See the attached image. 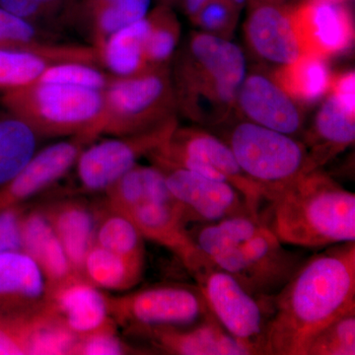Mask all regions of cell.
<instances>
[{
    "label": "cell",
    "instance_id": "cell-1",
    "mask_svg": "<svg viewBox=\"0 0 355 355\" xmlns=\"http://www.w3.org/2000/svg\"><path fill=\"white\" fill-rule=\"evenodd\" d=\"M355 312V241L305 259L273 297L265 355H304L318 331Z\"/></svg>",
    "mask_w": 355,
    "mask_h": 355
},
{
    "label": "cell",
    "instance_id": "cell-2",
    "mask_svg": "<svg viewBox=\"0 0 355 355\" xmlns=\"http://www.w3.org/2000/svg\"><path fill=\"white\" fill-rule=\"evenodd\" d=\"M189 232L217 268L258 298L277 296L305 260L279 241L260 214L196 224Z\"/></svg>",
    "mask_w": 355,
    "mask_h": 355
},
{
    "label": "cell",
    "instance_id": "cell-3",
    "mask_svg": "<svg viewBox=\"0 0 355 355\" xmlns=\"http://www.w3.org/2000/svg\"><path fill=\"white\" fill-rule=\"evenodd\" d=\"M260 216L286 245L324 249L355 241V195L321 169L303 175Z\"/></svg>",
    "mask_w": 355,
    "mask_h": 355
},
{
    "label": "cell",
    "instance_id": "cell-4",
    "mask_svg": "<svg viewBox=\"0 0 355 355\" xmlns=\"http://www.w3.org/2000/svg\"><path fill=\"white\" fill-rule=\"evenodd\" d=\"M177 109L203 125L225 123L247 76L241 49L228 39L191 35L171 73Z\"/></svg>",
    "mask_w": 355,
    "mask_h": 355
},
{
    "label": "cell",
    "instance_id": "cell-5",
    "mask_svg": "<svg viewBox=\"0 0 355 355\" xmlns=\"http://www.w3.org/2000/svg\"><path fill=\"white\" fill-rule=\"evenodd\" d=\"M176 96L167 65L128 77L112 76L103 90L102 109L90 133V144L100 135H135L176 119Z\"/></svg>",
    "mask_w": 355,
    "mask_h": 355
},
{
    "label": "cell",
    "instance_id": "cell-6",
    "mask_svg": "<svg viewBox=\"0 0 355 355\" xmlns=\"http://www.w3.org/2000/svg\"><path fill=\"white\" fill-rule=\"evenodd\" d=\"M103 91L35 83L0 93V105L31 125L40 137H77L90 144L102 109Z\"/></svg>",
    "mask_w": 355,
    "mask_h": 355
},
{
    "label": "cell",
    "instance_id": "cell-7",
    "mask_svg": "<svg viewBox=\"0 0 355 355\" xmlns=\"http://www.w3.org/2000/svg\"><path fill=\"white\" fill-rule=\"evenodd\" d=\"M223 140L243 172L260 189L265 202L314 171L305 144L286 133L247 121L234 125Z\"/></svg>",
    "mask_w": 355,
    "mask_h": 355
},
{
    "label": "cell",
    "instance_id": "cell-8",
    "mask_svg": "<svg viewBox=\"0 0 355 355\" xmlns=\"http://www.w3.org/2000/svg\"><path fill=\"white\" fill-rule=\"evenodd\" d=\"M147 158L153 164L183 168L231 184L242 193L252 214H260L265 202L260 189L243 172L228 144L207 130L177 127Z\"/></svg>",
    "mask_w": 355,
    "mask_h": 355
},
{
    "label": "cell",
    "instance_id": "cell-9",
    "mask_svg": "<svg viewBox=\"0 0 355 355\" xmlns=\"http://www.w3.org/2000/svg\"><path fill=\"white\" fill-rule=\"evenodd\" d=\"M191 275L210 312L221 326L253 350L254 355H265L273 298L252 295L232 275L217 268L212 261Z\"/></svg>",
    "mask_w": 355,
    "mask_h": 355
},
{
    "label": "cell",
    "instance_id": "cell-10",
    "mask_svg": "<svg viewBox=\"0 0 355 355\" xmlns=\"http://www.w3.org/2000/svg\"><path fill=\"white\" fill-rule=\"evenodd\" d=\"M107 300L110 316L128 331L191 324L211 313L196 284H159Z\"/></svg>",
    "mask_w": 355,
    "mask_h": 355
},
{
    "label": "cell",
    "instance_id": "cell-11",
    "mask_svg": "<svg viewBox=\"0 0 355 355\" xmlns=\"http://www.w3.org/2000/svg\"><path fill=\"white\" fill-rule=\"evenodd\" d=\"M178 127L176 119L135 135L113 137L89 144L76 162L79 183L87 191H105L119 178L148 157L169 139Z\"/></svg>",
    "mask_w": 355,
    "mask_h": 355
},
{
    "label": "cell",
    "instance_id": "cell-12",
    "mask_svg": "<svg viewBox=\"0 0 355 355\" xmlns=\"http://www.w3.org/2000/svg\"><path fill=\"white\" fill-rule=\"evenodd\" d=\"M155 166L164 174L168 189L181 207L187 225L214 223L228 217L252 214L242 193L231 184L183 168Z\"/></svg>",
    "mask_w": 355,
    "mask_h": 355
},
{
    "label": "cell",
    "instance_id": "cell-13",
    "mask_svg": "<svg viewBox=\"0 0 355 355\" xmlns=\"http://www.w3.org/2000/svg\"><path fill=\"white\" fill-rule=\"evenodd\" d=\"M119 214L128 217L144 239L171 251L190 275L211 261L191 238L183 211L174 197L144 200Z\"/></svg>",
    "mask_w": 355,
    "mask_h": 355
},
{
    "label": "cell",
    "instance_id": "cell-14",
    "mask_svg": "<svg viewBox=\"0 0 355 355\" xmlns=\"http://www.w3.org/2000/svg\"><path fill=\"white\" fill-rule=\"evenodd\" d=\"M141 338L149 350L171 355H254L230 335L212 313L200 321L179 326H156L128 331Z\"/></svg>",
    "mask_w": 355,
    "mask_h": 355
},
{
    "label": "cell",
    "instance_id": "cell-15",
    "mask_svg": "<svg viewBox=\"0 0 355 355\" xmlns=\"http://www.w3.org/2000/svg\"><path fill=\"white\" fill-rule=\"evenodd\" d=\"M291 15L304 55L327 60L349 51L354 44L352 17L336 3L316 0L299 6Z\"/></svg>",
    "mask_w": 355,
    "mask_h": 355
},
{
    "label": "cell",
    "instance_id": "cell-16",
    "mask_svg": "<svg viewBox=\"0 0 355 355\" xmlns=\"http://www.w3.org/2000/svg\"><path fill=\"white\" fill-rule=\"evenodd\" d=\"M86 146L80 137H73L38 151L16 176L0 187V210L24 205L57 183L76 165Z\"/></svg>",
    "mask_w": 355,
    "mask_h": 355
},
{
    "label": "cell",
    "instance_id": "cell-17",
    "mask_svg": "<svg viewBox=\"0 0 355 355\" xmlns=\"http://www.w3.org/2000/svg\"><path fill=\"white\" fill-rule=\"evenodd\" d=\"M236 107L248 121L296 137L303 118L296 102L272 78L261 73L245 77Z\"/></svg>",
    "mask_w": 355,
    "mask_h": 355
},
{
    "label": "cell",
    "instance_id": "cell-18",
    "mask_svg": "<svg viewBox=\"0 0 355 355\" xmlns=\"http://www.w3.org/2000/svg\"><path fill=\"white\" fill-rule=\"evenodd\" d=\"M44 305L76 336L94 331L113 320L106 294L83 275H73L46 291Z\"/></svg>",
    "mask_w": 355,
    "mask_h": 355
},
{
    "label": "cell",
    "instance_id": "cell-19",
    "mask_svg": "<svg viewBox=\"0 0 355 355\" xmlns=\"http://www.w3.org/2000/svg\"><path fill=\"white\" fill-rule=\"evenodd\" d=\"M46 298V279L31 257L23 251L0 254V318L28 314Z\"/></svg>",
    "mask_w": 355,
    "mask_h": 355
},
{
    "label": "cell",
    "instance_id": "cell-20",
    "mask_svg": "<svg viewBox=\"0 0 355 355\" xmlns=\"http://www.w3.org/2000/svg\"><path fill=\"white\" fill-rule=\"evenodd\" d=\"M245 34L259 57L282 67L304 55L291 12L273 6L254 9L245 24Z\"/></svg>",
    "mask_w": 355,
    "mask_h": 355
},
{
    "label": "cell",
    "instance_id": "cell-21",
    "mask_svg": "<svg viewBox=\"0 0 355 355\" xmlns=\"http://www.w3.org/2000/svg\"><path fill=\"white\" fill-rule=\"evenodd\" d=\"M22 251L41 268L46 291L77 275L43 209L26 210L22 223Z\"/></svg>",
    "mask_w": 355,
    "mask_h": 355
},
{
    "label": "cell",
    "instance_id": "cell-22",
    "mask_svg": "<svg viewBox=\"0 0 355 355\" xmlns=\"http://www.w3.org/2000/svg\"><path fill=\"white\" fill-rule=\"evenodd\" d=\"M355 114H349L328 93L315 118L312 130L305 137L312 170L321 169L338 154L354 146Z\"/></svg>",
    "mask_w": 355,
    "mask_h": 355
},
{
    "label": "cell",
    "instance_id": "cell-23",
    "mask_svg": "<svg viewBox=\"0 0 355 355\" xmlns=\"http://www.w3.org/2000/svg\"><path fill=\"white\" fill-rule=\"evenodd\" d=\"M43 210L74 272L83 275L86 254L95 244L98 214L76 200H58Z\"/></svg>",
    "mask_w": 355,
    "mask_h": 355
},
{
    "label": "cell",
    "instance_id": "cell-24",
    "mask_svg": "<svg viewBox=\"0 0 355 355\" xmlns=\"http://www.w3.org/2000/svg\"><path fill=\"white\" fill-rule=\"evenodd\" d=\"M1 319L10 324L24 354L70 355L78 336L46 305L28 314Z\"/></svg>",
    "mask_w": 355,
    "mask_h": 355
},
{
    "label": "cell",
    "instance_id": "cell-25",
    "mask_svg": "<svg viewBox=\"0 0 355 355\" xmlns=\"http://www.w3.org/2000/svg\"><path fill=\"white\" fill-rule=\"evenodd\" d=\"M64 62L100 67L97 51L93 46H86L83 50L70 53L0 50V93L35 83L46 69Z\"/></svg>",
    "mask_w": 355,
    "mask_h": 355
},
{
    "label": "cell",
    "instance_id": "cell-26",
    "mask_svg": "<svg viewBox=\"0 0 355 355\" xmlns=\"http://www.w3.org/2000/svg\"><path fill=\"white\" fill-rule=\"evenodd\" d=\"M148 29V19L144 17L114 32L95 48L100 65L116 77L137 76L151 69L146 57Z\"/></svg>",
    "mask_w": 355,
    "mask_h": 355
},
{
    "label": "cell",
    "instance_id": "cell-27",
    "mask_svg": "<svg viewBox=\"0 0 355 355\" xmlns=\"http://www.w3.org/2000/svg\"><path fill=\"white\" fill-rule=\"evenodd\" d=\"M331 76L326 60L303 55L292 64L279 67L272 79L292 100L311 105L328 94Z\"/></svg>",
    "mask_w": 355,
    "mask_h": 355
},
{
    "label": "cell",
    "instance_id": "cell-28",
    "mask_svg": "<svg viewBox=\"0 0 355 355\" xmlns=\"http://www.w3.org/2000/svg\"><path fill=\"white\" fill-rule=\"evenodd\" d=\"M146 261L132 260L94 244L83 263V275L98 288L125 291L142 279Z\"/></svg>",
    "mask_w": 355,
    "mask_h": 355
},
{
    "label": "cell",
    "instance_id": "cell-29",
    "mask_svg": "<svg viewBox=\"0 0 355 355\" xmlns=\"http://www.w3.org/2000/svg\"><path fill=\"white\" fill-rule=\"evenodd\" d=\"M105 193V207L116 212L125 211L144 200L173 197L157 166L139 163L119 178Z\"/></svg>",
    "mask_w": 355,
    "mask_h": 355
},
{
    "label": "cell",
    "instance_id": "cell-30",
    "mask_svg": "<svg viewBox=\"0 0 355 355\" xmlns=\"http://www.w3.org/2000/svg\"><path fill=\"white\" fill-rule=\"evenodd\" d=\"M40 137L19 116L0 110V187L16 176L38 153Z\"/></svg>",
    "mask_w": 355,
    "mask_h": 355
},
{
    "label": "cell",
    "instance_id": "cell-31",
    "mask_svg": "<svg viewBox=\"0 0 355 355\" xmlns=\"http://www.w3.org/2000/svg\"><path fill=\"white\" fill-rule=\"evenodd\" d=\"M150 4L151 0H84L94 48L121 28L146 17Z\"/></svg>",
    "mask_w": 355,
    "mask_h": 355
},
{
    "label": "cell",
    "instance_id": "cell-32",
    "mask_svg": "<svg viewBox=\"0 0 355 355\" xmlns=\"http://www.w3.org/2000/svg\"><path fill=\"white\" fill-rule=\"evenodd\" d=\"M85 44H60L42 34L36 24L0 8V50L70 53L83 50Z\"/></svg>",
    "mask_w": 355,
    "mask_h": 355
},
{
    "label": "cell",
    "instance_id": "cell-33",
    "mask_svg": "<svg viewBox=\"0 0 355 355\" xmlns=\"http://www.w3.org/2000/svg\"><path fill=\"white\" fill-rule=\"evenodd\" d=\"M98 214L95 244L132 260L146 261L144 236L128 217L105 207Z\"/></svg>",
    "mask_w": 355,
    "mask_h": 355
},
{
    "label": "cell",
    "instance_id": "cell-34",
    "mask_svg": "<svg viewBox=\"0 0 355 355\" xmlns=\"http://www.w3.org/2000/svg\"><path fill=\"white\" fill-rule=\"evenodd\" d=\"M146 17L149 22L146 42L147 64L151 67L167 65L179 44V22L167 7H159Z\"/></svg>",
    "mask_w": 355,
    "mask_h": 355
},
{
    "label": "cell",
    "instance_id": "cell-35",
    "mask_svg": "<svg viewBox=\"0 0 355 355\" xmlns=\"http://www.w3.org/2000/svg\"><path fill=\"white\" fill-rule=\"evenodd\" d=\"M355 312L338 318L313 336L304 355H354Z\"/></svg>",
    "mask_w": 355,
    "mask_h": 355
},
{
    "label": "cell",
    "instance_id": "cell-36",
    "mask_svg": "<svg viewBox=\"0 0 355 355\" xmlns=\"http://www.w3.org/2000/svg\"><path fill=\"white\" fill-rule=\"evenodd\" d=\"M114 320L87 334L77 336L70 355H123L146 354L135 349L119 336Z\"/></svg>",
    "mask_w": 355,
    "mask_h": 355
},
{
    "label": "cell",
    "instance_id": "cell-37",
    "mask_svg": "<svg viewBox=\"0 0 355 355\" xmlns=\"http://www.w3.org/2000/svg\"><path fill=\"white\" fill-rule=\"evenodd\" d=\"M111 78V74L103 71L98 65L64 62L46 69L36 83L64 84L103 91Z\"/></svg>",
    "mask_w": 355,
    "mask_h": 355
},
{
    "label": "cell",
    "instance_id": "cell-38",
    "mask_svg": "<svg viewBox=\"0 0 355 355\" xmlns=\"http://www.w3.org/2000/svg\"><path fill=\"white\" fill-rule=\"evenodd\" d=\"M235 6L230 0H211L200 7L191 18L205 33L228 39L237 23Z\"/></svg>",
    "mask_w": 355,
    "mask_h": 355
},
{
    "label": "cell",
    "instance_id": "cell-39",
    "mask_svg": "<svg viewBox=\"0 0 355 355\" xmlns=\"http://www.w3.org/2000/svg\"><path fill=\"white\" fill-rule=\"evenodd\" d=\"M24 205L0 210V254L22 251Z\"/></svg>",
    "mask_w": 355,
    "mask_h": 355
},
{
    "label": "cell",
    "instance_id": "cell-40",
    "mask_svg": "<svg viewBox=\"0 0 355 355\" xmlns=\"http://www.w3.org/2000/svg\"><path fill=\"white\" fill-rule=\"evenodd\" d=\"M345 111L355 114V73L354 70L331 76L329 92Z\"/></svg>",
    "mask_w": 355,
    "mask_h": 355
},
{
    "label": "cell",
    "instance_id": "cell-41",
    "mask_svg": "<svg viewBox=\"0 0 355 355\" xmlns=\"http://www.w3.org/2000/svg\"><path fill=\"white\" fill-rule=\"evenodd\" d=\"M0 8L34 24L48 19L41 0H0Z\"/></svg>",
    "mask_w": 355,
    "mask_h": 355
},
{
    "label": "cell",
    "instance_id": "cell-42",
    "mask_svg": "<svg viewBox=\"0 0 355 355\" xmlns=\"http://www.w3.org/2000/svg\"><path fill=\"white\" fill-rule=\"evenodd\" d=\"M24 354L22 345L6 320L0 318V355Z\"/></svg>",
    "mask_w": 355,
    "mask_h": 355
},
{
    "label": "cell",
    "instance_id": "cell-43",
    "mask_svg": "<svg viewBox=\"0 0 355 355\" xmlns=\"http://www.w3.org/2000/svg\"><path fill=\"white\" fill-rule=\"evenodd\" d=\"M209 1L211 0H184V8H186L187 13L191 16L197 12L200 7ZM230 1H232L236 6H242L246 0H230Z\"/></svg>",
    "mask_w": 355,
    "mask_h": 355
},
{
    "label": "cell",
    "instance_id": "cell-44",
    "mask_svg": "<svg viewBox=\"0 0 355 355\" xmlns=\"http://www.w3.org/2000/svg\"><path fill=\"white\" fill-rule=\"evenodd\" d=\"M317 1L331 2V3H338V2L343 1V0H317Z\"/></svg>",
    "mask_w": 355,
    "mask_h": 355
}]
</instances>
